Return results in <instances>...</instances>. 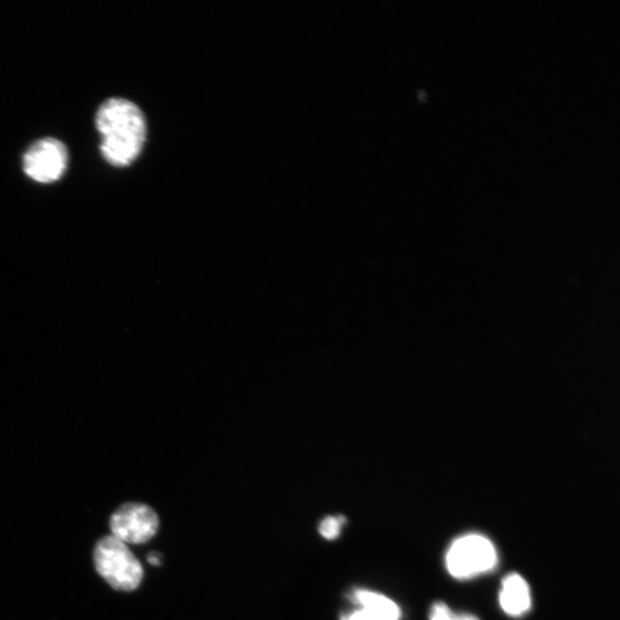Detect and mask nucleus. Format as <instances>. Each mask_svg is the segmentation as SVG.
Masks as SVG:
<instances>
[{"label": "nucleus", "instance_id": "f257e3e1", "mask_svg": "<svg viewBox=\"0 0 620 620\" xmlns=\"http://www.w3.org/2000/svg\"><path fill=\"white\" fill-rule=\"evenodd\" d=\"M96 126L101 137L100 152L111 165H129L142 153L148 125L143 110L132 101L106 100L97 111Z\"/></svg>", "mask_w": 620, "mask_h": 620}, {"label": "nucleus", "instance_id": "f03ea898", "mask_svg": "<svg viewBox=\"0 0 620 620\" xmlns=\"http://www.w3.org/2000/svg\"><path fill=\"white\" fill-rule=\"evenodd\" d=\"M94 559L98 574L115 589L131 591L143 580L142 565L127 544L111 535L97 543Z\"/></svg>", "mask_w": 620, "mask_h": 620}, {"label": "nucleus", "instance_id": "7ed1b4c3", "mask_svg": "<svg viewBox=\"0 0 620 620\" xmlns=\"http://www.w3.org/2000/svg\"><path fill=\"white\" fill-rule=\"evenodd\" d=\"M498 559L493 543L482 534L471 533L450 545L446 567L455 578L464 580L493 571Z\"/></svg>", "mask_w": 620, "mask_h": 620}, {"label": "nucleus", "instance_id": "20e7f679", "mask_svg": "<svg viewBox=\"0 0 620 620\" xmlns=\"http://www.w3.org/2000/svg\"><path fill=\"white\" fill-rule=\"evenodd\" d=\"M68 165V151L61 140H38L23 156V171L39 183H53L63 178Z\"/></svg>", "mask_w": 620, "mask_h": 620}, {"label": "nucleus", "instance_id": "39448f33", "mask_svg": "<svg viewBox=\"0 0 620 620\" xmlns=\"http://www.w3.org/2000/svg\"><path fill=\"white\" fill-rule=\"evenodd\" d=\"M159 519L151 506L127 503L111 515V537L125 544L140 545L150 542L159 530Z\"/></svg>", "mask_w": 620, "mask_h": 620}, {"label": "nucleus", "instance_id": "423d86ee", "mask_svg": "<svg viewBox=\"0 0 620 620\" xmlns=\"http://www.w3.org/2000/svg\"><path fill=\"white\" fill-rule=\"evenodd\" d=\"M502 610L512 617H522L532 606L531 590L526 580L519 574L506 576L502 581L499 597Z\"/></svg>", "mask_w": 620, "mask_h": 620}, {"label": "nucleus", "instance_id": "0eeeda50", "mask_svg": "<svg viewBox=\"0 0 620 620\" xmlns=\"http://www.w3.org/2000/svg\"><path fill=\"white\" fill-rule=\"evenodd\" d=\"M354 601L363 609L377 612L392 620L402 619V610L396 602L370 590H356Z\"/></svg>", "mask_w": 620, "mask_h": 620}, {"label": "nucleus", "instance_id": "6e6552de", "mask_svg": "<svg viewBox=\"0 0 620 620\" xmlns=\"http://www.w3.org/2000/svg\"><path fill=\"white\" fill-rule=\"evenodd\" d=\"M430 620H479L475 616L469 613H456L445 603L437 602L430 610Z\"/></svg>", "mask_w": 620, "mask_h": 620}, {"label": "nucleus", "instance_id": "1a4fd4ad", "mask_svg": "<svg viewBox=\"0 0 620 620\" xmlns=\"http://www.w3.org/2000/svg\"><path fill=\"white\" fill-rule=\"evenodd\" d=\"M346 520L343 516H329L321 522L320 533L328 541H334L340 537L342 527Z\"/></svg>", "mask_w": 620, "mask_h": 620}, {"label": "nucleus", "instance_id": "9d476101", "mask_svg": "<svg viewBox=\"0 0 620 620\" xmlns=\"http://www.w3.org/2000/svg\"><path fill=\"white\" fill-rule=\"evenodd\" d=\"M344 620H392V619L382 616L377 612L361 608L349 614Z\"/></svg>", "mask_w": 620, "mask_h": 620}, {"label": "nucleus", "instance_id": "9b49d317", "mask_svg": "<svg viewBox=\"0 0 620 620\" xmlns=\"http://www.w3.org/2000/svg\"><path fill=\"white\" fill-rule=\"evenodd\" d=\"M148 560L152 566L159 567L161 565V557L157 553L150 554Z\"/></svg>", "mask_w": 620, "mask_h": 620}]
</instances>
